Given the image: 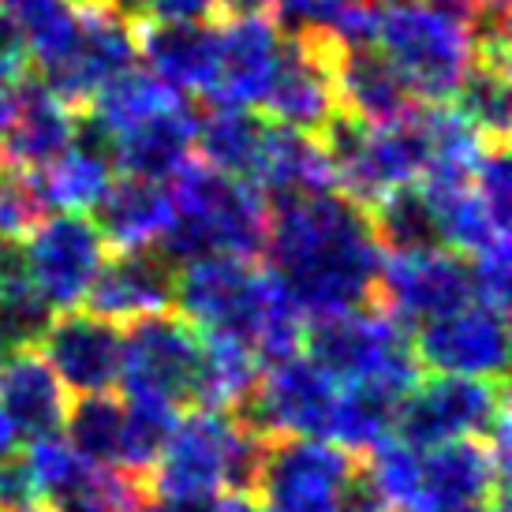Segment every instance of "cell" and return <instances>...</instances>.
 Returning <instances> with one entry per match:
<instances>
[{"instance_id":"cell-1","label":"cell","mask_w":512,"mask_h":512,"mask_svg":"<svg viewBox=\"0 0 512 512\" xmlns=\"http://www.w3.org/2000/svg\"><path fill=\"white\" fill-rule=\"evenodd\" d=\"M266 255L307 318L378 307L385 251L367 210L341 191L273 202Z\"/></svg>"},{"instance_id":"cell-13","label":"cell","mask_w":512,"mask_h":512,"mask_svg":"<svg viewBox=\"0 0 512 512\" xmlns=\"http://www.w3.org/2000/svg\"><path fill=\"white\" fill-rule=\"evenodd\" d=\"M412 352L419 370L427 374L505 382V367H509L505 314L483 303H468L460 311L419 326V333L412 337Z\"/></svg>"},{"instance_id":"cell-4","label":"cell","mask_w":512,"mask_h":512,"mask_svg":"<svg viewBox=\"0 0 512 512\" xmlns=\"http://www.w3.org/2000/svg\"><path fill=\"white\" fill-rule=\"evenodd\" d=\"M303 348L314 367L337 385L389 382L412 393L423 378L412 352V329H404L382 307L314 318L303 333Z\"/></svg>"},{"instance_id":"cell-33","label":"cell","mask_w":512,"mask_h":512,"mask_svg":"<svg viewBox=\"0 0 512 512\" xmlns=\"http://www.w3.org/2000/svg\"><path fill=\"white\" fill-rule=\"evenodd\" d=\"M180 94H172L169 86L154 79L143 68H128V72L113 75L109 83L101 86L98 94L90 98L86 113L98 120L109 135H120V131L143 124L150 116H161L180 105Z\"/></svg>"},{"instance_id":"cell-43","label":"cell","mask_w":512,"mask_h":512,"mask_svg":"<svg viewBox=\"0 0 512 512\" xmlns=\"http://www.w3.org/2000/svg\"><path fill=\"white\" fill-rule=\"evenodd\" d=\"M214 15V0H150V19H180L202 23Z\"/></svg>"},{"instance_id":"cell-14","label":"cell","mask_w":512,"mask_h":512,"mask_svg":"<svg viewBox=\"0 0 512 512\" xmlns=\"http://www.w3.org/2000/svg\"><path fill=\"white\" fill-rule=\"evenodd\" d=\"M359 471V456L322 438H270L255 501L262 505H337Z\"/></svg>"},{"instance_id":"cell-9","label":"cell","mask_w":512,"mask_h":512,"mask_svg":"<svg viewBox=\"0 0 512 512\" xmlns=\"http://www.w3.org/2000/svg\"><path fill=\"white\" fill-rule=\"evenodd\" d=\"M475 303L471 262L449 247L393 251L382 258L378 307L404 329H419Z\"/></svg>"},{"instance_id":"cell-12","label":"cell","mask_w":512,"mask_h":512,"mask_svg":"<svg viewBox=\"0 0 512 512\" xmlns=\"http://www.w3.org/2000/svg\"><path fill=\"white\" fill-rule=\"evenodd\" d=\"M23 255L34 288L53 311H75L94 285L109 247L94 221L83 214H53L23 236Z\"/></svg>"},{"instance_id":"cell-42","label":"cell","mask_w":512,"mask_h":512,"mask_svg":"<svg viewBox=\"0 0 512 512\" xmlns=\"http://www.w3.org/2000/svg\"><path fill=\"white\" fill-rule=\"evenodd\" d=\"M42 501L38 483L27 468V456L15 453L8 460H0V512H23L34 509Z\"/></svg>"},{"instance_id":"cell-53","label":"cell","mask_w":512,"mask_h":512,"mask_svg":"<svg viewBox=\"0 0 512 512\" xmlns=\"http://www.w3.org/2000/svg\"><path fill=\"white\" fill-rule=\"evenodd\" d=\"M456 512H494L490 505H475V509H456Z\"/></svg>"},{"instance_id":"cell-50","label":"cell","mask_w":512,"mask_h":512,"mask_svg":"<svg viewBox=\"0 0 512 512\" xmlns=\"http://www.w3.org/2000/svg\"><path fill=\"white\" fill-rule=\"evenodd\" d=\"M214 512H258V501L240 498V494H221L214 501Z\"/></svg>"},{"instance_id":"cell-8","label":"cell","mask_w":512,"mask_h":512,"mask_svg":"<svg viewBox=\"0 0 512 512\" xmlns=\"http://www.w3.org/2000/svg\"><path fill=\"white\" fill-rule=\"evenodd\" d=\"M199 329L184 314L161 311L128 322L120 352V382L128 397H157L176 408L191 404L199 374Z\"/></svg>"},{"instance_id":"cell-2","label":"cell","mask_w":512,"mask_h":512,"mask_svg":"<svg viewBox=\"0 0 512 512\" xmlns=\"http://www.w3.org/2000/svg\"><path fill=\"white\" fill-rule=\"evenodd\" d=\"M176 314H184L199 333H217L247 344L258 367H277L303 356L307 314L288 296L281 277L251 258H199L176 270L172 285Z\"/></svg>"},{"instance_id":"cell-48","label":"cell","mask_w":512,"mask_h":512,"mask_svg":"<svg viewBox=\"0 0 512 512\" xmlns=\"http://www.w3.org/2000/svg\"><path fill=\"white\" fill-rule=\"evenodd\" d=\"M98 4H105L116 19H124V23H131V27L143 23V19H150V0H98Z\"/></svg>"},{"instance_id":"cell-38","label":"cell","mask_w":512,"mask_h":512,"mask_svg":"<svg viewBox=\"0 0 512 512\" xmlns=\"http://www.w3.org/2000/svg\"><path fill=\"white\" fill-rule=\"evenodd\" d=\"M180 423V408L157 397H128L124 404V427H120V460L116 468L131 475H150L157 456L165 453L172 430Z\"/></svg>"},{"instance_id":"cell-21","label":"cell","mask_w":512,"mask_h":512,"mask_svg":"<svg viewBox=\"0 0 512 512\" xmlns=\"http://www.w3.org/2000/svg\"><path fill=\"white\" fill-rule=\"evenodd\" d=\"M75 109L42 83V75L27 72L15 79L12 90V120L4 131L0 154L12 161L15 169L34 172L57 161L75 139Z\"/></svg>"},{"instance_id":"cell-34","label":"cell","mask_w":512,"mask_h":512,"mask_svg":"<svg viewBox=\"0 0 512 512\" xmlns=\"http://www.w3.org/2000/svg\"><path fill=\"white\" fill-rule=\"evenodd\" d=\"M150 486L143 475L124 468H90L49 494L45 505L53 512H143L150 505Z\"/></svg>"},{"instance_id":"cell-20","label":"cell","mask_w":512,"mask_h":512,"mask_svg":"<svg viewBox=\"0 0 512 512\" xmlns=\"http://www.w3.org/2000/svg\"><path fill=\"white\" fill-rule=\"evenodd\" d=\"M172 285L176 270L165 258L150 251H120L101 262L94 285L86 288V307L105 322H135L146 314H161L172 307Z\"/></svg>"},{"instance_id":"cell-51","label":"cell","mask_w":512,"mask_h":512,"mask_svg":"<svg viewBox=\"0 0 512 512\" xmlns=\"http://www.w3.org/2000/svg\"><path fill=\"white\" fill-rule=\"evenodd\" d=\"M337 505H266V512H341Z\"/></svg>"},{"instance_id":"cell-24","label":"cell","mask_w":512,"mask_h":512,"mask_svg":"<svg viewBox=\"0 0 512 512\" xmlns=\"http://www.w3.org/2000/svg\"><path fill=\"white\" fill-rule=\"evenodd\" d=\"M0 408L15 423L19 441L53 438L68 415V389L57 382L38 348L4 352L0 359Z\"/></svg>"},{"instance_id":"cell-22","label":"cell","mask_w":512,"mask_h":512,"mask_svg":"<svg viewBox=\"0 0 512 512\" xmlns=\"http://www.w3.org/2000/svg\"><path fill=\"white\" fill-rule=\"evenodd\" d=\"M333 90L337 109L367 128L400 124L419 105L404 79L393 72V64L378 53V45H337Z\"/></svg>"},{"instance_id":"cell-36","label":"cell","mask_w":512,"mask_h":512,"mask_svg":"<svg viewBox=\"0 0 512 512\" xmlns=\"http://www.w3.org/2000/svg\"><path fill=\"white\" fill-rule=\"evenodd\" d=\"M120 427H124V404L113 393H86L68 404L64 415V441L72 453L90 468H116L120 460Z\"/></svg>"},{"instance_id":"cell-26","label":"cell","mask_w":512,"mask_h":512,"mask_svg":"<svg viewBox=\"0 0 512 512\" xmlns=\"http://www.w3.org/2000/svg\"><path fill=\"white\" fill-rule=\"evenodd\" d=\"M251 184L266 199V206H273V202L285 199L337 191V176H333V165H329V157L318 139L288 131L281 124H270L266 146H262V157H258V172Z\"/></svg>"},{"instance_id":"cell-41","label":"cell","mask_w":512,"mask_h":512,"mask_svg":"<svg viewBox=\"0 0 512 512\" xmlns=\"http://www.w3.org/2000/svg\"><path fill=\"white\" fill-rule=\"evenodd\" d=\"M38 221L42 206L30 195L27 176L0 154V240H23Z\"/></svg>"},{"instance_id":"cell-35","label":"cell","mask_w":512,"mask_h":512,"mask_svg":"<svg viewBox=\"0 0 512 512\" xmlns=\"http://www.w3.org/2000/svg\"><path fill=\"white\" fill-rule=\"evenodd\" d=\"M374 498L385 512H423V453L400 438H382L367 449V460L359 456Z\"/></svg>"},{"instance_id":"cell-18","label":"cell","mask_w":512,"mask_h":512,"mask_svg":"<svg viewBox=\"0 0 512 512\" xmlns=\"http://www.w3.org/2000/svg\"><path fill=\"white\" fill-rule=\"evenodd\" d=\"M281 42H285L281 30L266 15L217 23L221 57H217L214 90L202 98L206 109L210 105H236V109L262 105L273 72H277V60H281Z\"/></svg>"},{"instance_id":"cell-25","label":"cell","mask_w":512,"mask_h":512,"mask_svg":"<svg viewBox=\"0 0 512 512\" xmlns=\"http://www.w3.org/2000/svg\"><path fill=\"white\" fill-rule=\"evenodd\" d=\"M195 120L199 109L191 101H180L176 109L150 116L135 128L113 135V169L135 180H169L195 150Z\"/></svg>"},{"instance_id":"cell-15","label":"cell","mask_w":512,"mask_h":512,"mask_svg":"<svg viewBox=\"0 0 512 512\" xmlns=\"http://www.w3.org/2000/svg\"><path fill=\"white\" fill-rule=\"evenodd\" d=\"M135 68V27L116 19L105 4H79V34L72 53L57 68L42 72V83L75 113L90 105V98L113 75Z\"/></svg>"},{"instance_id":"cell-7","label":"cell","mask_w":512,"mask_h":512,"mask_svg":"<svg viewBox=\"0 0 512 512\" xmlns=\"http://www.w3.org/2000/svg\"><path fill=\"white\" fill-rule=\"evenodd\" d=\"M236 415L202 412L180 415L165 453L157 456L154 471L146 475L150 498L169 505H206L225 494L228 456L236 441Z\"/></svg>"},{"instance_id":"cell-16","label":"cell","mask_w":512,"mask_h":512,"mask_svg":"<svg viewBox=\"0 0 512 512\" xmlns=\"http://www.w3.org/2000/svg\"><path fill=\"white\" fill-rule=\"evenodd\" d=\"M45 363L57 382L75 393H113L120 382L124 333L90 311H60L45 329Z\"/></svg>"},{"instance_id":"cell-23","label":"cell","mask_w":512,"mask_h":512,"mask_svg":"<svg viewBox=\"0 0 512 512\" xmlns=\"http://www.w3.org/2000/svg\"><path fill=\"white\" fill-rule=\"evenodd\" d=\"M90 221L101 232L105 247L120 251H150L161 243V236L172 225V199L169 187L154 180L120 176L101 191V199L90 206Z\"/></svg>"},{"instance_id":"cell-44","label":"cell","mask_w":512,"mask_h":512,"mask_svg":"<svg viewBox=\"0 0 512 512\" xmlns=\"http://www.w3.org/2000/svg\"><path fill=\"white\" fill-rule=\"evenodd\" d=\"M270 12V0H214V23H228V19H255V15Z\"/></svg>"},{"instance_id":"cell-49","label":"cell","mask_w":512,"mask_h":512,"mask_svg":"<svg viewBox=\"0 0 512 512\" xmlns=\"http://www.w3.org/2000/svg\"><path fill=\"white\" fill-rule=\"evenodd\" d=\"M15 453H19V430H15V423L0 408V460H8Z\"/></svg>"},{"instance_id":"cell-40","label":"cell","mask_w":512,"mask_h":512,"mask_svg":"<svg viewBox=\"0 0 512 512\" xmlns=\"http://www.w3.org/2000/svg\"><path fill=\"white\" fill-rule=\"evenodd\" d=\"M359 0H270V12L277 19V30H285L288 38L299 34H337L348 12Z\"/></svg>"},{"instance_id":"cell-27","label":"cell","mask_w":512,"mask_h":512,"mask_svg":"<svg viewBox=\"0 0 512 512\" xmlns=\"http://www.w3.org/2000/svg\"><path fill=\"white\" fill-rule=\"evenodd\" d=\"M419 187L430 202L441 247L475 258L494 251L498 243H509V232L494 225V217L486 214V206L475 195L471 176H423Z\"/></svg>"},{"instance_id":"cell-32","label":"cell","mask_w":512,"mask_h":512,"mask_svg":"<svg viewBox=\"0 0 512 512\" xmlns=\"http://www.w3.org/2000/svg\"><path fill=\"white\" fill-rule=\"evenodd\" d=\"M0 12L19 30L27 57L38 64V75L57 68L72 53L79 34V4L72 0H0Z\"/></svg>"},{"instance_id":"cell-3","label":"cell","mask_w":512,"mask_h":512,"mask_svg":"<svg viewBox=\"0 0 512 512\" xmlns=\"http://www.w3.org/2000/svg\"><path fill=\"white\" fill-rule=\"evenodd\" d=\"M172 225L157 243V255L180 270L199 258H251L266 255L270 206L255 184L225 176L202 161H184L169 176Z\"/></svg>"},{"instance_id":"cell-39","label":"cell","mask_w":512,"mask_h":512,"mask_svg":"<svg viewBox=\"0 0 512 512\" xmlns=\"http://www.w3.org/2000/svg\"><path fill=\"white\" fill-rule=\"evenodd\" d=\"M471 187L479 202L486 206V214L494 217V225L501 232H509L512 221V172H509V146L486 143V150L479 154L475 169H471Z\"/></svg>"},{"instance_id":"cell-29","label":"cell","mask_w":512,"mask_h":512,"mask_svg":"<svg viewBox=\"0 0 512 512\" xmlns=\"http://www.w3.org/2000/svg\"><path fill=\"white\" fill-rule=\"evenodd\" d=\"M408 397V389L389 382H356L337 389L333 419H329L326 441L341 445L344 453L363 456L382 438L393 434L397 412Z\"/></svg>"},{"instance_id":"cell-28","label":"cell","mask_w":512,"mask_h":512,"mask_svg":"<svg viewBox=\"0 0 512 512\" xmlns=\"http://www.w3.org/2000/svg\"><path fill=\"white\" fill-rule=\"evenodd\" d=\"M266 131H270V120L258 116L255 109L210 105L195 120V150L202 154V165L251 184L266 146Z\"/></svg>"},{"instance_id":"cell-46","label":"cell","mask_w":512,"mask_h":512,"mask_svg":"<svg viewBox=\"0 0 512 512\" xmlns=\"http://www.w3.org/2000/svg\"><path fill=\"white\" fill-rule=\"evenodd\" d=\"M419 4H427L430 12L445 15V19H453V23H460V27H471L475 15H479L475 0H419Z\"/></svg>"},{"instance_id":"cell-37","label":"cell","mask_w":512,"mask_h":512,"mask_svg":"<svg viewBox=\"0 0 512 512\" xmlns=\"http://www.w3.org/2000/svg\"><path fill=\"white\" fill-rule=\"evenodd\" d=\"M367 217L385 255H393V251H427V247H441L438 225H434V214H430V202L419 184L397 187V191L382 195L378 202H370Z\"/></svg>"},{"instance_id":"cell-17","label":"cell","mask_w":512,"mask_h":512,"mask_svg":"<svg viewBox=\"0 0 512 512\" xmlns=\"http://www.w3.org/2000/svg\"><path fill=\"white\" fill-rule=\"evenodd\" d=\"M135 53H143L150 75L180 98H206L217 83V27L180 23V19H143L135 23Z\"/></svg>"},{"instance_id":"cell-6","label":"cell","mask_w":512,"mask_h":512,"mask_svg":"<svg viewBox=\"0 0 512 512\" xmlns=\"http://www.w3.org/2000/svg\"><path fill=\"white\" fill-rule=\"evenodd\" d=\"M501 415H509L505 382L427 374L400 404L397 438L419 453L449 441H486Z\"/></svg>"},{"instance_id":"cell-47","label":"cell","mask_w":512,"mask_h":512,"mask_svg":"<svg viewBox=\"0 0 512 512\" xmlns=\"http://www.w3.org/2000/svg\"><path fill=\"white\" fill-rule=\"evenodd\" d=\"M27 72V68H12L0 60V143H4V131H8V120H12V90L15 79Z\"/></svg>"},{"instance_id":"cell-10","label":"cell","mask_w":512,"mask_h":512,"mask_svg":"<svg viewBox=\"0 0 512 512\" xmlns=\"http://www.w3.org/2000/svg\"><path fill=\"white\" fill-rule=\"evenodd\" d=\"M337 389L329 374L314 367L307 356H292L285 363L258 374L251 397L236 408V419L262 438H322L326 441Z\"/></svg>"},{"instance_id":"cell-30","label":"cell","mask_w":512,"mask_h":512,"mask_svg":"<svg viewBox=\"0 0 512 512\" xmlns=\"http://www.w3.org/2000/svg\"><path fill=\"white\" fill-rule=\"evenodd\" d=\"M202 356L199 374H195V389H191V404L202 412H236L243 400L255 389L258 367L255 352L247 344L232 341V337H217V333H199Z\"/></svg>"},{"instance_id":"cell-11","label":"cell","mask_w":512,"mask_h":512,"mask_svg":"<svg viewBox=\"0 0 512 512\" xmlns=\"http://www.w3.org/2000/svg\"><path fill=\"white\" fill-rule=\"evenodd\" d=\"M281 60L273 83L262 98V113L270 124H281L288 131L322 139L333 124L337 109V90H333V60L337 45L329 34H281Z\"/></svg>"},{"instance_id":"cell-31","label":"cell","mask_w":512,"mask_h":512,"mask_svg":"<svg viewBox=\"0 0 512 512\" xmlns=\"http://www.w3.org/2000/svg\"><path fill=\"white\" fill-rule=\"evenodd\" d=\"M453 101L486 143L509 146V49H471Z\"/></svg>"},{"instance_id":"cell-5","label":"cell","mask_w":512,"mask_h":512,"mask_svg":"<svg viewBox=\"0 0 512 512\" xmlns=\"http://www.w3.org/2000/svg\"><path fill=\"white\" fill-rule=\"evenodd\" d=\"M378 8H382L374 34L378 53L393 64V72L404 79L415 101L449 105L471 64L468 27L430 12L419 0L378 4Z\"/></svg>"},{"instance_id":"cell-45","label":"cell","mask_w":512,"mask_h":512,"mask_svg":"<svg viewBox=\"0 0 512 512\" xmlns=\"http://www.w3.org/2000/svg\"><path fill=\"white\" fill-rule=\"evenodd\" d=\"M0 60L12 68H27V45L19 38V30L12 27V19L0 12Z\"/></svg>"},{"instance_id":"cell-19","label":"cell","mask_w":512,"mask_h":512,"mask_svg":"<svg viewBox=\"0 0 512 512\" xmlns=\"http://www.w3.org/2000/svg\"><path fill=\"white\" fill-rule=\"evenodd\" d=\"M490 505L509 512V479H501L486 441H449L423 453V512Z\"/></svg>"},{"instance_id":"cell-55","label":"cell","mask_w":512,"mask_h":512,"mask_svg":"<svg viewBox=\"0 0 512 512\" xmlns=\"http://www.w3.org/2000/svg\"><path fill=\"white\" fill-rule=\"evenodd\" d=\"M23 512H45V509H38V505H34V509H23Z\"/></svg>"},{"instance_id":"cell-54","label":"cell","mask_w":512,"mask_h":512,"mask_svg":"<svg viewBox=\"0 0 512 512\" xmlns=\"http://www.w3.org/2000/svg\"><path fill=\"white\" fill-rule=\"evenodd\" d=\"M72 4H94V0H72Z\"/></svg>"},{"instance_id":"cell-52","label":"cell","mask_w":512,"mask_h":512,"mask_svg":"<svg viewBox=\"0 0 512 512\" xmlns=\"http://www.w3.org/2000/svg\"><path fill=\"white\" fill-rule=\"evenodd\" d=\"M479 15H509V0H475Z\"/></svg>"}]
</instances>
